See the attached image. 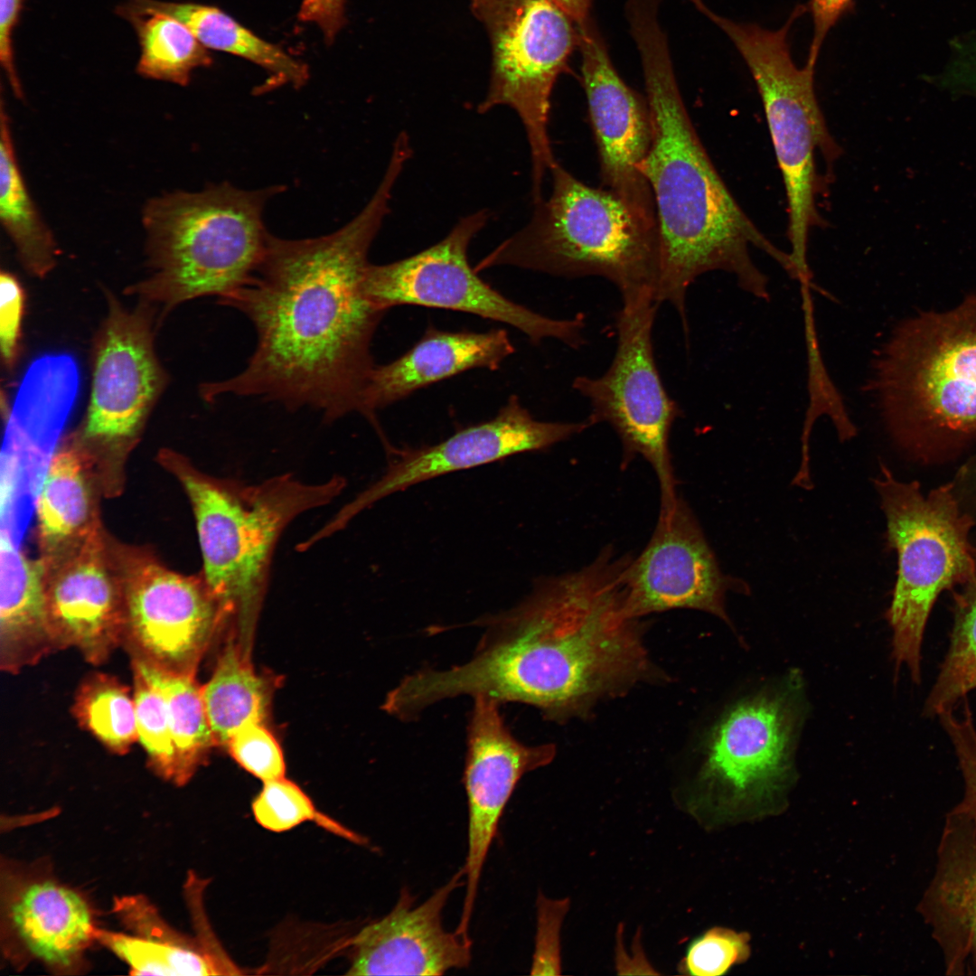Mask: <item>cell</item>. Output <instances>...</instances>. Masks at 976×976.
<instances>
[{
  "label": "cell",
  "mask_w": 976,
  "mask_h": 976,
  "mask_svg": "<svg viewBox=\"0 0 976 976\" xmlns=\"http://www.w3.org/2000/svg\"><path fill=\"white\" fill-rule=\"evenodd\" d=\"M398 177L387 170L366 206L333 233L268 235L251 277L219 298L252 323L256 348L238 374L202 385L205 400L260 398L291 410L312 408L326 422L362 413L375 366L371 342L385 314L369 298L364 278Z\"/></svg>",
  "instance_id": "obj_1"
},
{
  "label": "cell",
  "mask_w": 976,
  "mask_h": 976,
  "mask_svg": "<svg viewBox=\"0 0 976 976\" xmlns=\"http://www.w3.org/2000/svg\"><path fill=\"white\" fill-rule=\"evenodd\" d=\"M632 558L606 547L577 571L540 579L518 605L478 621L485 631L468 662L409 674L408 699L424 709L482 695L557 719L644 680L650 662L626 608Z\"/></svg>",
  "instance_id": "obj_2"
},
{
  "label": "cell",
  "mask_w": 976,
  "mask_h": 976,
  "mask_svg": "<svg viewBox=\"0 0 976 976\" xmlns=\"http://www.w3.org/2000/svg\"><path fill=\"white\" fill-rule=\"evenodd\" d=\"M643 72L652 122V142L640 169L654 200L659 275L655 300L678 312L689 333L686 296L701 275H734L745 292L770 298L767 277L749 248L773 258L793 278L789 253L776 248L742 211L714 167L684 105L667 38L655 20L632 30Z\"/></svg>",
  "instance_id": "obj_3"
},
{
  "label": "cell",
  "mask_w": 976,
  "mask_h": 976,
  "mask_svg": "<svg viewBox=\"0 0 976 976\" xmlns=\"http://www.w3.org/2000/svg\"><path fill=\"white\" fill-rule=\"evenodd\" d=\"M164 458L193 511L202 575L246 644L261 609L283 531L303 512L330 503L344 489L345 480L334 476L311 484L285 474L248 484L206 474L170 451Z\"/></svg>",
  "instance_id": "obj_4"
},
{
  "label": "cell",
  "mask_w": 976,
  "mask_h": 976,
  "mask_svg": "<svg viewBox=\"0 0 976 976\" xmlns=\"http://www.w3.org/2000/svg\"><path fill=\"white\" fill-rule=\"evenodd\" d=\"M868 387L904 450L925 457L976 439V293L898 324Z\"/></svg>",
  "instance_id": "obj_5"
},
{
  "label": "cell",
  "mask_w": 976,
  "mask_h": 976,
  "mask_svg": "<svg viewBox=\"0 0 976 976\" xmlns=\"http://www.w3.org/2000/svg\"><path fill=\"white\" fill-rule=\"evenodd\" d=\"M282 186L248 191L229 183L150 199L142 212L148 276L127 289L162 306L218 296L242 286L264 255L267 202Z\"/></svg>",
  "instance_id": "obj_6"
},
{
  "label": "cell",
  "mask_w": 976,
  "mask_h": 976,
  "mask_svg": "<svg viewBox=\"0 0 976 976\" xmlns=\"http://www.w3.org/2000/svg\"><path fill=\"white\" fill-rule=\"evenodd\" d=\"M552 192L535 203L530 221L474 268L512 265L568 278L601 277L623 302L655 291L658 231L611 191L588 186L556 163Z\"/></svg>",
  "instance_id": "obj_7"
},
{
  "label": "cell",
  "mask_w": 976,
  "mask_h": 976,
  "mask_svg": "<svg viewBox=\"0 0 976 976\" xmlns=\"http://www.w3.org/2000/svg\"><path fill=\"white\" fill-rule=\"evenodd\" d=\"M887 519V537L898 558L896 582L887 611L892 629L896 671L906 668L921 681V652L931 610L938 596L964 585L976 572L975 524L963 511L953 484L924 496L917 482H902L884 465L874 481Z\"/></svg>",
  "instance_id": "obj_8"
},
{
  "label": "cell",
  "mask_w": 976,
  "mask_h": 976,
  "mask_svg": "<svg viewBox=\"0 0 976 976\" xmlns=\"http://www.w3.org/2000/svg\"><path fill=\"white\" fill-rule=\"evenodd\" d=\"M807 6L796 5L776 30L756 23H737L704 6L701 13L730 39L746 62L758 89L788 205L790 257L800 283L811 282L807 263L808 236L819 224L815 207V152L826 160L839 155L814 91V67H798L793 61L789 32Z\"/></svg>",
  "instance_id": "obj_9"
},
{
  "label": "cell",
  "mask_w": 976,
  "mask_h": 976,
  "mask_svg": "<svg viewBox=\"0 0 976 976\" xmlns=\"http://www.w3.org/2000/svg\"><path fill=\"white\" fill-rule=\"evenodd\" d=\"M490 39L492 69L485 113L506 105L524 126L532 163V198L541 199L557 163L548 134L550 97L578 42L577 23L552 0H468Z\"/></svg>",
  "instance_id": "obj_10"
},
{
  "label": "cell",
  "mask_w": 976,
  "mask_h": 976,
  "mask_svg": "<svg viewBox=\"0 0 976 976\" xmlns=\"http://www.w3.org/2000/svg\"><path fill=\"white\" fill-rule=\"evenodd\" d=\"M659 305L652 294L623 302L609 368L599 377L577 376L572 388L589 403L590 425L605 423L614 429L624 464L635 456L650 464L659 482L660 510L667 511L678 498L669 439L681 409L668 394L654 359L652 328Z\"/></svg>",
  "instance_id": "obj_11"
},
{
  "label": "cell",
  "mask_w": 976,
  "mask_h": 976,
  "mask_svg": "<svg viewBox=\"0 0 976 976\" xmlns=\"http://www.w3.org/2000/svg\"><path fill=\"white\" fill-rule=\"evenodd\" d=\"M485 211L465 217L438 243L404 259L370 264L364 287L371 302L383 311L413 305L473 314L515 327L533 343L552 338L572 349L586 344L585 317L555 319L540 314L502 296L470 267L468 246L483 229Z\"/></svg>",
  "instance_id": "obj_12"
},
{
  "label": "cell",
  "mask_w": 976,
  "mask_h": 976,
  "mask_svg": "<svg viewBox=\"0 0 976 976\" xmlns=\"http://www.w3.org/2000/svg\"><path fill=\"white\" fill-rule=\"evenodd\" d=\"M125 618L121 645L131 661L195 675L217 630L231 616L202 573L186 576L152 558L119 565Z\"/></svg>",
  "instance_id": "obj_13"
},
{
  "label": "cell",
  "mask_w": 976,
  "mask_h": 976,
  "mask_svg": "<svg viewBox=\"0 0 976 976\" xmlns=\"http://www.w3.org/2000/svg\"><path fill=\"white\" fill-rule=\"evenodd\" d=\"M98 927L88 896L61 880L50 861L2 858L0 948L13 968L35 963L54 975L83 973Z\"/></svg>",
  "instance_id": "obj_14"
},
{
  "label": "cell",
  "mask_w": 976,
  "mask_h": 976,
  "mask_svg": "<svg viewBox=\"0 0 976 976\" xmlns=\"http://www.w3.org/2000/svg\"><path fill=\"white\" fill-rule=\"evenodd\" d=\"M108 313L93 346L92 382L81 432L83 446L120 448L139 435L167 376L154 348L155 306L127 309L108 291Z\"/></svg>",
  "instance_id": "obj_15"
},
{
  "label": "cell",
  "mask_w": 976,
  "mask_h": 976,
  "mask_svg": "<svg viewBox=\"0 0 976 976\" xmlns=\"http://www.w3.org/2000/svg\"><path fill=\"white\" fill-rule=\"evenodd\" d=\"M591 427L581 422L535 419L519 398L511 396L493 418L463 428L446 440L418 448L391 446L389 466L373 484L344 505L324 525L332 535L358 513L394 493L452 472L507 456L540 451L566 441Z\"/></svg>",
  "instance_id": "obj_16"
},
{
  "label": "cell",
  "mask_w": 976,
  "mask_h": 976,
  "mask_svg": "<svg viewBox=\"0 0 976 976\" xmlns=\"http://www.w3.org/2000/svg\"><path fill=\"white\" fill-rule=\"evenodd\" d=\"M467 729L463 783L468 806L465 895L455 931L469 936L479 881L502 812L521 777L549 764L551 744L527 746L505 725L497 700L478 695Z\"/></svg>",
  "instance_id": "obj_17"
},
{
  "label": "cell",
  "mask_w": 976,
  "mask_h": 976,
  "mask_svg": "<svg viewBox=\"0 0 976 976\" xmlns=\"http://www.w3.org/2000/svg\"><path fill=\"white\" fill-rule=\"evenodd\" d=\"M626 608L633 618L677 608L704 611L725 622L726 595L747 585L722 573L700 525L678 496L660 510L653 533L626 571Z\"/></svg>",
  "instance_id": "obj_18"
},
{
  "label": "cell",
  "mask_w": 976,
  "mask_h": 976,
  "mask_svg": "<svg viewBox=\"0 0 976 976\" xmlns=\"http://www.w3.org/2000/svg\"><path fill=\"white\" fill-rule=\"evenodd\" d=\"M577 26L602 183L638 219L658 231L652 192L640 169L652 142L647 99L619 76L590 18Z\"/></svg>",
  "instance_id": "obj_19"
},
{
  "label": "cell",
  "mask_w": 976,
  "mask_h": 976,
  "mask_svg": "<svg viewBox=\"0 0 976 976\" xmlns=\"http://www.w3.org/2000/svg\"><path fill=\"white\" fill-rule=\"evenodd\" d=\"M46 612L56 651L105 662L122 643L124 587L99 526L64 554L43 560Z\"/></svg>",
  "instance_id": "obj_20"
},
{
  "label": "cell",
  "mask_w": 976,
  "mask_h": 976,
  "mask_svg": "<svg viewBox=\"0 0 976 976\" xmlns=\"http://www.w3.org/2000/svg\"><path fill=\"white\" fill-rule=\"evenodd\" d=\"M465 877L463 868L421 904L402 888L394 907L349 941V975H442L469 966L472 940L443 924L448 898Z\"/></svg>",
  "instance_id": "obj_21"
},
{
  "label": "cell",
  "mask_w": 976,
  "mask_h": 976,
  "mask_svg": "<svg viewBox=\"0 0 976 976\" xmlns=\"http://www.w3.org/2000/svg\"><path fill=\"white\" fill-rule=\"evenodd\" d=\"M790 738L789 713L780 699L741 702L713 728L699 781L737 797L767 792L784 773Z\"/></svg>",
  "instance_id": "obj_22"
},
{
  "label": "cell",
  "mask_w": 976,
  "mask_h": 976,
  "mask_svg": "<svg viewBox=\"0 0 976 976\" xmlns=\"http://www.w3.org/2000/svg\"><path fill=\"white\" fill-rule=\"evenodd\" d=\"M932 880L918 911L949 975L976 974V831L953 808L945 818Z\"/></svg>",
  "instance_id": "obj_23"
},
{
  "label": "cell",
  "mask_w": 976,
  "mask_h": 976,
  "mask_svg": "<svg viewBox=\"0 0 976 976\" xmlns=\"http://www.w3.org/2000/svg\"><path fill=\"white\" fill-rule=\"evenodd\" d=\"M506 330L449 332L429 326L423 337L396 360L373 367L362 413L383 434L375 413L417 390L473 369L498 370L514 352Z\"/></svg>",
  "instance_id": "obj_24"
},
{
  "label": "cell",
  "mask_w": 976,
  "mask_h": 976,
  "mask_svg": "<svg viewBox=\"0 0 976 976\" xmlns=\"http://www.w3.org/2000/svg\"><path fill=\"white\" fill-rule=\"evenodd\" d=\"M111 913L123 931L99 926L97 943L108 950L135 975H221L236 973L230 962L203 937L177 931L145 896L113 898Z\"/></svg>",
  "instance_id": "obj_25"
},
{
  "label": "cell",
  "mask_w": 976,
  "mask_h": 976,
  "mask_svg": "<svg viewBox=\"0 0 976 976\" xmlns=\"http://www.w3.org/2000/svg\"><path fill=\"white\" fill-rule=\"evenodd\" d=\"M20 540L2 527L0 667L13 674L56 651L46 612L45 565L28 558Z\"/></svg>",
  "instance_id": "obj_26"
},
{
  "label": "cell",
  "mask_w": 976,
  "mask_h": 976,
  "mask_svg": "<svg viewBox=\"0 0 976 976\" xmlns=\"http://www.w3.org/2000/svg\"><path fill=\"white\" fill-rule=\"evenodd\" d=\"M87 463L86 448L72 436L57 445L40 470L33 502L44 560L73 549L99 527Z\"/></svg>",
  "instance_id": "obj_27"
},
{
  "label": "cell",
  "mask_w": 976,
  "mask_h": 976,
  "mask_svg": "<svg viewBox=\"0 0 976 976\" xmlns=\"http://www.w3.org/2000/svg\"><path fill=\"white\" fill-rule=\"evenodd\" d=\"M135 1L181 21L208 50L228 52L261 67L270 73L267 88L286 84L299 88L309 78L305 63L258 36L218 7L182 1Z\"/></svg>",
  "instance_id": "obj_28"
},
{
  "label": "cell",
  "mask_w": 976,
  "mask_h": 976,
  "mask_svg": "<svg viewBox=\"0 0 976 976\" xmlns=\"http://www.w3.org/2000/svg\"><path fill=\"white\" fill-rule=\"evenodd\" d=\"M0 219L23 267L42 278L56 266L57 242L43 221L24 182L17 161L10 120L1 100Z\"/></svg>",
  "instance_id": "obj_29"
},
{
  "label": "cell",
  "mask_w": 976,
  "mask_h": 976,
  "mask_svg": "<svg viewBox=\"0 0 976 976\" xmlns=\"http://www.w3.org/2000/svg\"><path fill=\"white\" fill-rule=\"evenodd\" d=\"M116 13L136 33L140 50L136 72L142 77L186 86L196 70L211 65L209 50L175 17L135 0L117 5Z\"/></svg>",
  "instance_id": "obj_30"
},
{
  "label": "cell",
  "mask_w": 976,
  "mask_h": 976,
  "mask_svg": "<svg viewBox=\"0 0 976 976\" xmlns=\"http://www.w3.org/2000/svg\"><path fill=\"white\" fill-rule=\"evenodd\" d=\"M202 690L216 745L226 746L238 730L251 723H263L267 715L270 685L253 670L248 651L232 641Z\"/></svg>",
  "instance_id": "obj_31"
},
{
  "label": "cell",
  "mask_w": 976,
  "mask_h": 976,
  "mask_svg": "<svg viewBox=\"0 0 976 976\" xmlns=\"http://www.w3.org/2000/svg\"><path fill=\"white\" fill-rule=\"evenodd\" d=\"M131 665L164 697L175 751L173 784L184 785L204 764L216 745L206 714L202 687L196 681L195 675L173 673L134 661H131Z\"/></svg>",
  "instance_id": "obj_32"
},
{
  "label": "cell",
  "mask_w": 976,
  "mask_h": 976,
  "mask_svg": "<svg viewBox=\"0 0 976 976\" xmlns=\"http://www.w3.org/2000/svg\"><path fill=\"white\" fill-rule=\"evenodd\" d=\"M950 644L925 699L924 715L936 718L976 690V572L953 593Z\"/></svg>",
  "instance_id": "obj_33"
},
{
  "label": "cell",
  "mask_w": 976,
  "mask_h": 976,
  "mask_svg": "<svg viewBox=\"0 0 976 976\" xmlns=\"http://www.w3.org/2000/svg\"><path fill=\"white\" fill-rule=\"evenodd\" d=\"M72 715L109 752L123 755L137 742L133 692L116 677L92 672L80 683Z\"/></svg>",
  "instance_id": "obj_34"
},
{
  "label": "cell",
  "mask_w": 976,
  "mask_h": 976,
  "mask_svg": "<svg viewBox=\"0 0 976 976\" xmlns=\"http://www.w3.org/2000/svg\"><path fill=\"white\" fill-rule=\"evenodd\" d=\"M256 821L270 831L283 832L306 821L343 837L354 843L366 840L321 812L309 796L295 783L284 777L263 782V787L252 802Z\"/></svg>",
  "instance_id": "obj_35"
},
{
  "label": "cell",
  "mask_w": 976,
  "mask_h": 976,
  "mask_svg": "<svg viewBox=\"0 0 976 976\" xmlns=\"http://www.w3.org/2000/svg\"><path fill=\"white\" fill-rule=\"evenodd\" d=\"M802 310L809 352L810 404L803 425L802 462L797 474L807 478L811 475L809 438L813 422L818 417L827 415L831 418L840 441L851 439L857 431L822 363L816 340L812 303L810 301L802 303Z\"/></svg>",
  "instance_id": "obj_36"
},
{
  "label": "cell",
  "mask_w": 976,
  "mask_h": 976,
  "mask_svg": "<svg viewBox=\"0 0 976 976\" xmlns=\"http://www.w3.org/2000/svg\"><path fill=\"white\" fill-rule=\"evenodd\" d=\"M132 671L137 741L153 774L173 784L175 751L165 701L159 690L140 671L134 668Z\"/></svg>",
  "instance_id": "obj_37"
},
{
  "label": "cell",
  "mask_w": 976,
  "mask_h": 976,
  "mask_svg": "<svg viewBox=\"0 0 976 976\" xmlns=\"http://www.w3.org/2000/svg\"><path fill=\"white\" fill-rule=\"evenodd\" d=\"M747 937L743 933L713 927L695 938L679 963V972L690 976H718L749 954Z\"/></svg>",
  "instance_id": "obj_38"
},
{
  "label": "cell",
  "mask_w": 976,
  "mask_h": 976,
  "mask_svg": "<svg viewBox=\"0 0 976 976\" xmlns=\"http://www.w3.org/2000/svg\"><path fill=\"white\" fill-rule=\"evenodd\" d=\"M226 746L241 767L261 781L284 777L283 753L263 723H251L241 727Z\"/></svg>",
  "instance_id": "obj_39"
},
{
  "label": "cell",
  "mask_w": 976,
  "mask_h": 976,
  "mask_svg": "<svg viewBox=\"0 0 976 976\" xmlns=\"http://www.w3.org/2000/svg\"><path fill=\"white\" fill-rule=\"evenodd\" d=\"M941 725L953 746L963 780V795L955 806L971 821L976 831V727L968 702L962 716L953 709L939 715Z\"/></svg>",
  "instance_id": "obj_40"
},
{
  "label": "cell",
  "mask_w": 976,
  "mask_h": 976,
  "mask_svg": "<svg viewBox=\"0 0 976 976\" xmlns=\"http://www.w3.org/2000/svg\"><path fill=\"white\" fill-rule=\"evenodd\" d=\"M538 923L531 974H560V928L569 908L568 898H538Z\"/></svg>",
  "instance_id": "obj_41"
},
{
  "label": "cell",
  "mask_w": 976,
  "mask_h": 976,
  "mask_svg": "<svg viewBox=\"0 0 976 976\" xmlns=\"http://www.w3.org/2000/svg\"><path fill=\"white\" fill-rule=\"evenodd\" d=\"M0 346L8 369L16 361L21 336L24 296L18 279L8 271L0 274Z\"/></svg>",
  "instance_id": "obj_42"
},
{
  "label": "cell",
  "mask_w": 976,
  "mask_h": 976,
  "mask_svg": "<svg viewBox=\"0 0 976 976\" xmlns=\"http://www.w3.org/2000/svg\"><path fill=\"white\" fill-rule=\"evenodd\" d=\"M24 0H0V63L14 95L23 98L16 69L14 32L20 22Z\"/></svg>",
  "instance_id": "obj_43"
},
{
  "label": "cell",
  "mask_w": 976,
  "mask_h": 976,
  "mask_svg": "<svg viewBox=\"0 0 976 976\" xmlns=\"http://www.w3.org/2000/svg\"><path fill=\"white\" fill-rule=\"evenodd\" d=\"M854 0H810L813 33L806 65L816 66L821 49L836 23L852 6Z\"/></svg>",
  "instance_id": "obj_44"
},
{
  "label": "cell",
  "mask_w": 976,
  "mask_h": 976,
  "mask_svg": "<svg viewBox=\"0 0 976 976\" xmlns=\"http://www.w3.org/2000/svg\"><path fill=\"white\" fill-rule=\"evenodd\" d=\"M346 0H302L298 17L314 24L327 43L333 42L344 23Z\"/></svg>",
  "instance_id": "obj_45"
},
{
  "label": "cell",
  "mask_w": 976,
  "mask_h": 976,
  "mask_svg": "<svg viewBox=\"0 0 976 976\" xmlns=\"http://www.w3.org/2000/svg\"><path fill=\"white\" fill-rule=\"evenodd\" d=\"M577 24L589 18L591 0H552Z\"/></svg>",
  "instance_id": "obj_46"
}]
</instances>
